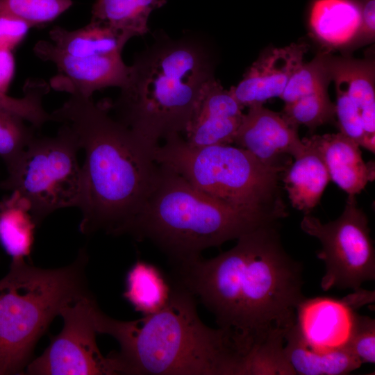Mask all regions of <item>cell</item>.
<instances>
[{"instance_id": "277c9868", "label": "cell", "mask_w": 375, "mask_h": 375, "mask_svg": "<svg viewBox=\"0 0 375 375\" xmlns=\"http://www.w3.org/2000/svg\"><path fill=\"white\" fill-rule=\"evenodd\" d=\"M214 76L209 48L198 37L156 38L138 53L110 109L153 148L185 133L202 85Z\"/></svg>"}, {"instance_id": "3957f363", "label": "cell", "mask_w": 375, "mask_h": 375, "mask_svg": "<svg viewBox=\"0 0 375 375\" xmlns=\"http://www.w3.org/2000/svg\"><path fill=\"white\" fill-rule=\"evenodd\" d=\"M97 333L112 336L122 370L131 375H238L243 355L222 328L199 318L195 297L173 282L166 306L133 321H122L95 308Z\"/></svg>"}, {"instance_id": "d4e9b609", "label": "cell", "mask_w": 375, "mask_h": 375, "mask_svg": "<svg viewBox=\"0 0 375 375\" xmlns=\"http://www.w3.org/2000/svg\"><path fill=\"white\" fill-rule=\"evenodd\" d=\"M286 331H274L253 346L242 358L238 375L296 374L284 352Z\"/></svg>"}, {"instance_id": "83f0119b", "label": "cell", "mask_w": 375, "mask_h": 375, "mask_svg": "<svg viewBox=\"0 0 375 375\" xmlns=\"http://www.w3.org/2000/svg\"><path fill=\"white\" fill-rule=\"evenodd\" d=\"M72 0H0V15L21 19L32 27L53 22L72 5Z\"/></svg>"}, {"instance_id": "4fadbf2b", "label": "cell", "mask_w": 375, "mask_h": 375, "mask_svg": "<svg viewBox=\"0 0 375 375\" xmlns=\"http://www.w3.org/2000/svg\"><path fill=\"white\" fill-rule=\"evenodd\" d=\"M244 108L215 77L202 85L185 129V142L192 147L233 143Z\"/></svg>"}, {"instance_id": "e575fe53", "label": "cell", "mask_w": 375, "mask_h": 375, "mask_svg": "<svg viewBox=\"0 0 375 375\" xmlns=\"http://www.w3.org/2000/svg\"><path fill=\"white\" fill-rule=\"evenodd\" d=\"M15 72V60L12 51L0 49V95L7 94Z\"/></svg>"}, {"instance_id": "d590c367", "label": "cell", "mask_w": 375, "mask_h": 375, "mask_svg": "<svg viewBox=\"0 0 375 375\" xmlns=\"http://www.w3.org/2000/svg\"><path fill=\"white\" fill-rule=\"evenodd\" d=\"M344 301L354 310L374 301V292L359 288L343 298Z\"/></svg>"}, {"instance_id": "8992f818", "label": "cell", "mask_w": 375, "mask_h": 375, "mask_svg": "<svg viewBox=\"0 0 375 375\" xmlns=\"http://www.w3.org/2000/svg\"><path fill=\"white\" fill-rule=\"evenodd\" d=\"M81 249L73 263L42 269L12 260L0 280V375L24 374L35 345L71 301L89 293Z\"/></svg>"}, {"instance_id": "d6986e66", "label": "cell", "mask_w": 375, "mask_h": 375, "mask_svg": "<svg viewBox=\"0 0 375 375\" xmlns=\"http://www.w3.org/2000/svg\"><path fill=\"white\" fill-rule=\"evenodd\" d=\"M284 352L296 374L344 375L362 365L346 346L328 351L313 349L296 323L285 332Z\"/></svg>"}, {"instance_id": "836d02e7", "label": "cell", "mask_w": 375, "mask_h": 375, "mask_svg": "<svg viewBox=\"0 0 375 375\" xmlns=\"http://www.w3.org/2000/svg\"><path fill=\"white\" fill-rule=\"evenodd\" d=\"M361 14V27L358 40L372 41L375 34V1L358 0Z\"/></svg>"}, {"instance_id": "52a82bcc", "label": "cell", "mask_w": 375, "mask_h": 375, "mask_svg": "<svg viewBox=\"0 0 375 375\" xmlns=\"http://www.w3.org/2000/svg\"><path fill=\"white\" fill-rule=\"evenodd\" d=\"M153 158L196 189L230 206L274 222L288 215L279 182L288 167L264 163L237 146L192 147L178 134L157 147Z\"/></svg>"}, {"instance_id": "ba28073f", "label": "cell", "mask_w": 375, "mask_h": 375, "mask_svg": "<svg viewBox=\"0 0 375 375\" xmlns=\"http://www.w3.org/2000/svg\"><path fill=\"white\" fill-rule=\"evenodd\" d=\"M78 140L67 124L53 138H34L18 159L7 168L0 183L28 201L36 225L52 212L78 207L82 190Z\"/></svg>"}, {"instance_id": "1f68e13d", "label": "cell", "mask_w": 375, "mask_h": 375, "mask_svg": "<svg viewBox=\"0 0 375 375\" xmlns=\"http://www.w3.org/2000/svg\"><path fill=\"white\" fill-rule=\"evenodd\" d=\"M363 363L375 362V320L356 312L353 328L345 345Z\"/></svg>"}, {"instance_id": "ffe728a7", "label": "cell", "mask_w": 375, "mask_h": 375, "mask_svg": "<svg viewBox=\"0 0 375 375\" xmlns=\"http://www.w3.org/2000/svg\"><path fill=\"white\" fill-rule=\"evenodd\" d=\"M306 147L304 153L285 171L283 181L292 207L307 215L319 203L331 178L321 158Z\"/></svg>"}, {"instance_id": "44dd1931", "label": "cell", "mask_w": 375, "mask_h": 375, "mask_svg": "<svg viewBox=\"0 0 375 375\" xmlns=\"http://www.w3.org/2000/svg\"><path fill=\"white\" fill-rule=\"evenodd\" d=\"M49 38L58 50L74 57L119 54L130 39L122 33L91 21L73 31L55 26L50 31Z\"/></svg>"}, {"instance_id": "8fae6325", "label": "cell", "mask_w": 375, "mask_h": 375, "mask_svg": "<svg viewBox=\"0 0 375 375\" xmlns=\"http://www.w3.org/2000/svg\"><path fill=\"white\" fill-rule=\"evenodd\" d=\"M33 51L40 59L53 62L57 68L50 86L71 95L91 98L95 91L107 87L121 88L130 72V66L125 65L122 53L74 57L58 50L48 40L38 42Z\"/></svg>"}, {"instance_id": "f1b7e54d", "label": "cell", "mask_w": 375, "mask_h": 375, "mask_svg": "<svg viewBox=\"0 0 375 375\" xmlns=\"http://www.w3.org/2000/svg\"><path fill=\"white\" fill-rule=\"evenodd\" d=\"M19 114L0 107V157L7 168L22 155L35 138Z\"/></svg>"}, {"instance_id": "30bf717a", "label": "cell", "mask_w": 375, "mask_h": 375, "mask_svg": "<svg viewBox=\"0 0 375 375\" xmlns=\"http://www.w3.org/2000/svg\"><path fill=\"white\" fill-rule=\"evenodd\" d=\"M97 301L89 292L60 310L62 331L51 338L44 351L28 365L25 374L34 375L122 374L114 354L104 356L96 342L94 313Z\"/></svg>"}, {"instance_id": "e0dca14e", "label": "cell", "mask_w": 375, "mask_h": 375, "mask_svg": "<svg viewBox=\"0 0 375 375\" xmlns=\"http://www.w3.org/2000/svg\"><path fill=\"white\" fill-rule=\"evenodd\" d=\"M331 81L344 92L358 110L363 128L375 135V69L372 59L330 55Z\"/></svg>"}, {"instance_id": "2e32d148", "label": "cell", "mask_w": 375, "mask_h": 375, "mask_svg": "<svg viewBox=\"0 0 375 375\" xmlns=\"http://www.w3.org/2000/svg\"><path fill=\"white\" fill-rule=\"evenodd\" d=\"M324 162L330 178L348 196L356 197L375 178L374 162L365 163L360 146L340 131L302 140Z\"/></svg>"}, {"instance_id": "d6a6232c", "label": "cell", "mask_w": 375, "mask_h": 375, "mask_svg": "<svg viewBox=\"0 0 375 375\" xmlns=\"http://www.w3.org/2000/svg\"><path fill=\"white\" fill-rule=\"evenodd\" d=\"M31 28L21 19L0 15V49L13 51L24 40Z\"/></svg>"}, {"instance_id": "9a60e30c", "label": "cell", "mask_w": 375, "mask_h": 375, "mask_svg": "<svg viewBox=\"0 0 375 375\" xmlns=\"http://www.w3.org/2000/svg\"><path fill=\"white\" fill-rule=\"evenodd\" d=\"M356 312L343 298L305 297L297 308L296 324L311 347L328 351L347 344Z\"/></svg>"}, {"instance_id": "6da1fadb", "label": "cell", "mask_w": 375, "mask_h": 375, "mask_svg": "<svg viewBox=\"0 0 375 375\" xmlns=\"http://www.w3.org/2000/svg\"><path fill=\"white\" fill-rule=\"evenodd\" d=\"M276 224L238 239L216 257L175 266L174 282L214 315L244 356L271 333L296 323L302 293V265L281 244Z\"/></svg>"}, {"instance_id": "7c38bea8", "label": "cell", "mask_w": 375, "mask_h": 375, "mask_svg": "<svg viewBox=\"0 0 375 375\" xmlns=\"http://www.w3.org/2000/svg\"><path fill=\"white\" fill-rule=\"evenodd\" d=\"M233 143L264 163L289 167L286 156L294 159L306 151L298 128L290 125L280 114L263 105L249 107L244 114Z\"/></svg>"}, {"instance_id": "cb8c5ba5", "label": "cell", "mask_w": 375, "mask_h": 375, "mask_svg": "<svg viewBox=\"0 0 375 375\" xmlns=\"http://www.w3.org/2000/svg\"><path fill=\"white\" fill-rule=\"evenodd\" d=\"M124 297L144 315L155 313L167 303L171 285L154 265L138 260L126 276Z\"/></svg>"}, {"instance_id": "484cf974", "label": "cell", "mask_w": 375, "mask_h": 375, "mask_svg": "<svg viewBox=\"0 0 375 375\" xmlns=\"http://www.w3.org/2000/svg\"><path fill=\"white\" fill-rule=\"evenodd\" d=\"M335 104L328 90L308 94L289 103H285L282 117L291 126L304 125L310 130L334 122Z\"/></svg>"}, {"instance_id": "5bb4252c", "label": "cell", "mask_w": 375, "mask_h": 375, "mask_svg": "<svg viewBox=\"0 0 375 375\" xmlns=\"http://www.w3.org/2000/svg\"><path fill=\"white\" fill-rule=\"evenodd\" d=\"M308 50L304 43L269 48L262 52L230 92L243 107L263 103L280 97L292 74L303 63Z\"/></svg>"}, {"instance_id": "ac0fdd59", "label": "cell", "mask_w": 375, "mask_h": 375, "mask_svg": "<svg viewBox=\"0 0 375 375\" xmlns=\"http://www.w3.org/2000/svg\"><path fill=\"white\" fill-rule=\"evenodd\" d=\"M315 38L328 48L347 46L358 40L361 14L358 0H315L309 14Z\"/></svg>"}, {"instance_id": "7402d4cb", "label": "cell", "mask_w": 375, "mask_h": 375, "mask_svg": "<svg viewBox=\"0 0 375 375\" xmlns=\"http://www.w3.org/2000/svg\"><path fill=\"white\" fill-rule=\"evenodd\" d=\"M36 226L29 203L19 193L0 201V243L12 260L30 256Z\"/></svg>"}, {"instance_id": "603a6c76", "label": "cell", "mask_w": 375, "mask_h": 375, "mask_svg": "<svg viewBox=\"0 0 375 375\" xmlns=\"http://www.w3.org/2000/svg\"><path fill=\"white\" fill-rule=\"evenodd\" d=\"M167 0H96L91 22H98L122 33L129 38L149 32V17Z\"/></svg>"}, {"instance_id": "7a4b0ae2", "label": "cell", "mask_w": 375, "mask_h": 375, "mask_svg": "<svg viewBox=\"0 0 375 375\" xmlns=\"http://www.w3.org/2000/svg\"><path fill=\"white\" fill-rule=\"evenodd\" d=\"M110 110L108 101L96 103L71 95L50 114L51 120L72 128L85 151L78 208L79 228L85 235L129 234L160 173L156 148L110 115Z\"/></svg>"}, {"instance_id": "f546056e", "label": "cell", "mask_w": 375, "mask_h": 375, "mask_svg": "<svg viewBox=\"0 0 375 375\" xmlns=\"http://www.w3.org/2000/svg\"><path fill=\"white\" fill-rule=\"evenodd\" d=\"M49 90V85L42 80L27 81L24 87L23 97L0 95V107L19 114L34 126L40 127L51 120L50 114L44 110L42 104V99Z\"/></svg>"}, {"instance_id": "4316f807", "label": "cell", "mask_w": 375, "mask_h": 375, "mask_svg": "<svg viewBox=\"0 0 375 375\" xmlns=\"http://www.w3.org/2000/svg\"><path fill=\"white\" fill-rule=\"evenodd\" d=\"M329 57L328 53H321L296 70L280 97L285 103L328 90L331 81Z\"/></svg>"}, {"instance_id": "4dcf8cb0", "label": "cell", "mask_w": 375, "mask_h": 375, "mask_svg": "<svg viewBox=\"0 0 375 375\" xmlns=\"http://www.w3.org/2000/svg\"><path fill=\"white\" fill-rule=\"evenodd\" d=\"M336 89L335 113L340 132L359 146L375 152V135L365 133L358 109L342 90Z\"/></svg>"}, {"instance_id": "9c48e42d", "label": "cell", "mask_w": 375, "mask_h": 375, "mask_svg": "<svg viewBox=\"0 0 375 375\" xmlns=\"http://www.w3.org/2000/svg\"><path fill=\"white\" fill-rule=\"evenodd\" d=\"M300 226L321 242L317 257L325 264L320 283L324 291L333 288L354 291L375 279V249L368 219L358 206L356 197L348 196L342 213L335 220L322 224L307 214Z\"/></svg>"}, {"instance_id": "5b68a950", "label": "cell", "mask_w": 375, "mask_h": 375, "mask_svg": "<svg viewBox=\"0 0 375 375\" xmlns=\"http://www.w3.org/2000/svg\"><path fill=\"white\" fill-rule=\"evenodd\" d=\"M159 165L157 182L129 235L153 243L173 266L201 256L208 248L276 224L199 191L170 168Z\"/></svg>"}]
</instances>
